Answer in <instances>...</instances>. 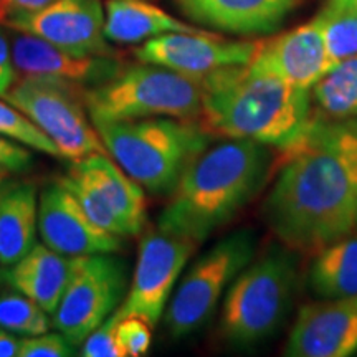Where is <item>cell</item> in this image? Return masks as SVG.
Listing matches in <instances>:
<instances>
[{
    "label": "cell",
    "mask_w": 357,
    "mask_h": 357,
    "mask_svg": "<svg viewBox=\"0 0 357 357\" xmlns=\"http://www.w3.org/2000/svg\"><path fill=\"white\" fill-rule=\"evenodd\" d=\"M263 202L276 238L296 253H316L357 230V118L314 114Z\"/></svg>",
    "instance_id": "1"
},
{
    "label": "cell",
    "mask_w": 357,
    "mask_h": 357,
    "mask_svg": "<svg viewBox=\"0 0 357 357\" xmlns=\"http://www.w3.org/2000/svg\"><path fill=\"white\" fill-rule=\"evenodd\" d=\"M199 121L223 139H245L287 151L310 129L314 111L310 89L294 88L255 58L200 78Z\"/></svg>",
    "instance_id": "2"
},
{
    "label": "cell",
    "mask_w": 357,
    "mask_h": 357,
    "mask_svg": "<svg viewBox=\"0 0 357 357\" xmlns=\"http://www.w3.org/2000/svg\"><path fill=\"white\" fill-rule=\"evenodd\" d=\"M271 167L273 149L260 142L227 139L208 146L169 194L158 229L205 242L265 189Z\"/></svg>",
    "instance_id": "3"
},
{
    "label": "cell",
    "mask_w": 357,
    "mask_h": 357,
    "mask_svg": "<svg viewBox=\"0 0 357 357\" xmlns=\"http://www.w3.org/2000/svg\"><path fill=\"white\" fill-rule=\"evenodd\" d=\"M93 124L118 166L153 195L171 194L212 141L199 119L159 116Z\"/></svg>",
    "instance_id": "4"
},
{
    "label": "cell",
    "mask_w": 357,
    "mask_h": 357,
    "mask_svg": "<svg viewBox=\"0 0 357 357\" xmlns=\"http://www.w3.org/2000/svg\"><path fill=\"white\" fill-rule=\"evenodd\" d=\"M294 253L287 245H273L240 271L222 305L220 333L227 342L255 346L284 323L300 280Z\"/></svg>",
    "instance_id": "5"
},
{
    "label": "cell",
    "mask_w": 357,
    "mask_h": 357,
    "mask_svg": "<svg viewBox=\"0 0 357 357\" xmlns=\"http://www.w3.org/2000/svg\"><path fill=\"white\" fill-rule=\"evenodd\" d=\"M84 105L93 123L159 116L197 119L202 88L200 78L139 61L123 66L108 82L84 88Z\"/></svg>",
    "instance_id": "6"
},
{
    "label": "cell",
    "mask_w": 357,
    "mask_h": 357,
    "mask_svg": "<svg viewBox=\"0 0 357 357\" xmlns=\"http://www.w3.org/2000/svg\"><path fill=\"white\" fill-rule=\"evenodd\" d=\"M255 253V235L250 230H240L199 257L178 280L164 312L169 336L184 339L202 328Z\"/></svg>",
    "instance_id": "7"
},
{
    "label": "cell",
    "mask_w": 357,
    "mask_h": 357,
    "mask_svg": "<svg viewBox=\"0 0 357 357\" xmlns=\"http://www.w3.org/2000/svg\"><path fill=\"white\" fill-rule=\"evenodd\" d=\"M29 116L60 151L61 159L108 154L84 105V88L63 79L24 77L3 98Z\"/></svg>",
    "instance_id": "8"
},
{
    "label": "cell",
    "mask_w": 357,
    "mask_h": 357,
    "mask_svg": "<svg viewBox=\"0 0 357 357\" xmlns=\"http://www.w3.org/2000/svg\"><path fill=\"white\" fill-rule=\"evenodd\" d=\"M126 296V265L113 253L73 257L60 305L53 312L56 331L79 346L93 329L121 306Z\"/></svg>",
    "instance_id": "9"
},
{
    "label": "cell",
    "mask_w": 357,
    "mask_h": 357,
    "mask_svg": "<svg viewBox=\"0 0 357 357\" xmlns=\"http://www.w3.org/2000/svg\"><path fill=\"white\" fill-rule=\"evenodd\" d=\"M199 243L164 230L142 236L126 296L116 310L119 318H141L154 326L166 312L182 271Z\"/></svg>",
    "instance_id": "10"
},
{
    "label": "cell",
    "mask_w": 357,
    "mask_h": 357,
    "mask_svg": "<svg viewBox=\"0 0 357 357\" xmlns=\"http://www.w3.org/2000/svg\"><path fill=\"white\" fill-rule=\"evenodd\" d=\"M38 234L48 248L68 258L116 253L124 242L96 225L60 178L38 195Z\"/></svg>",
    "instance_id": "11"
},
{
    "label": "cell",
    "mask_w": 357,
    "mask_h": 357,
    "mask_svg": "<svg viewBox=\"0 0 357 357\" xmlns=\"http://www.w3.org/2000/svg\"><path fill=\"white\" fill-rule=\"evenodd\" d=\"M6 25L73 55H114L105 37L101 0H55L42 10L15 17Z\"/></svg>",
    "instance_id": "12"
},
{
    "label": "cell",
    "mask_w": 357,
    "mask_h": 357,
    "mask_svg": "<svg viewBox=\"0 0 357 357\" xmlns=\"http://www.w3.org/2000/svg\"><path fill=\"white\" fill-rule=\"evenodd\" d=\"M260 40H227L215 33H164L146 40L134 50L142 63L159 65L189 77L202 78L227 66L247 65Z\"/></svg>",
    "instance_id": "13"
},
{
    "label": "cell",
    "mask_w": 357,
    "mask_h": 357,
    "mask_svg": "<svg viewBox=\"0 0 357 357\" xmlns=\"http://www.w3.org/2000/svg\"><path fill=\"white\" fill-rule=\"evenodd\" d=\"M357 352V298H321L301 306L284 354L349 357Z\"/></svg>",
    "instance_id": "14"
},
{
    "label": "cell",
    "mask_w": 357,
    "mask_h": 357,
    "mask_svg": "<svg viewBox=\"0 0 357 357\" xmlns=\"http://www.w3.org/2000/svg\"><path fill=\"white\" fill-rule=\"evenodd\" d=\"M12 58L20 78H55L83 88L108 82L124 66L114 55H73L24 32L13 37Z\"/></svg>",
    "instance_id": "15"
},
{
    "label": "cell",
    "mask_w": 357,
    "mask_h": 357,
    "mask_svg": "<svg viewBox=\"0 0 357 357\" xmlns=\"http://www.w3.org/2000/svg\"><path fill=\"white\" fill-rule=\"evenodd\" d=\"M182 15L205 29L238 37L275 33L303 0H174Z\"/></svg>",
    "instance_id": "16"
},
{
    "label": "cell",
    "mask_w": 357,
    "mask_h": 357,
    "mask_svg": "<svg viewBox=\"0 0 357 357\" xmlns=\"http://www.w3.org/2000/svg\"><path fill=\"white\" fill-rule=\"evenodd\" d=\"M253 58L291 86L310 91L336 66L329 56L323 30L316 19L260 42Z\"/></svg>",
    "instance_id": "17"
},
{
    "label": "cell",
    "mask_w": 357,
    "mask_h": 357,
    "mask_svg": "<svg viewBox=\"0 0 357 357\" xmlns=\"http://www.w3.org/2000/svg\"><path fill=\"white\" fill-rule=\"evenodd\" d=\"M68 176L82 182L121 222L124 235L141 234L146 225L144 189L109 154H91L73 160Z\"/></svg>",
    "instance_id": "18"
},
{
    "label": "cell",
    "mask_w": 357,
    "mask_h": 357,
    "mask_svg": "<svg viewBox=\"0 0 357 357\" xmlns=\"http://www.w3.org/2000/svg\"><path fill=\"white\" fill-rule=\"evenodd\" d=\"M71 271V258L60 255L47 245H37L19 261L2 270V276L10 288L53 316L63 296Z\"/></svg>",
    "instance_id": "19"
},
{
    "label": "cell",
    "mask_w": 357,
    "mask_h": 357,
    "mask_svg": "<svg viewBox=\"0 0 357 357\" xmlns=\"http://www.w3.org/2000/svg\"><path fill=\"white\" fill-rule=\"evenodd\" d=\"M38 190L32 182L0 185V265H13L37 243Z\"/></svg>",
    "instance_id": "20"
},
{
    "label": "cell",
    "mask_w": 357,
    "mask_h": 357,
    "mask_svg": "<svg viewBox=\"0 0 357 357\" xmlns=\"http://www.w3.org/2000/svg\"><path fill=\"white\" fill-rule=\"evenodd\" d=\"M202 33L146 0H106L105 37L113 43H141L164 33Z\"/></svg>",
    "instance_id": "21"
},
{
    "label": "cell",
    "mask_w": 357,
    "mask_h": 357,
    "mask_svg": "<svg viewBox=\"0 0 357 357\" xmlns=\"http://www.w3.org/2000/svg\"><path fill=\"white\" fill-rule=\"evenodd\" d=\"M307 284L319 298H357V235L318 250L307 270Z\"/></svg>",
    "instance_id": "22"
},
{
    "label": "cell",
    "mask_w": 357,
    "mask_h": 357,
    "mask_svg": "<svg viewBox=\"0 0 357 357\" xmlns=\"http://www.w3.org/2000/svg\"><path fill=\"white\" fill-rule=\"evenodd\" d=\"M312 105L334 119L357 118V55L339 61L311 88Z\"/></svg>",
    "instance_id": "23"
},
{
    "label": "cell",
    "mask_w": 357,
    "mask_h": 357,
    "mask_svg": "<svg viewBox=\"0 0 357 357\" xmlns=\"http://www.w3.org/2000/svg\"><path fill=\"white\" fill-rule=\"evenodd\" d=\"M314 19L319 22L334 63L357 55V10L328 0Z\"/></svg>",
    "instance_id": "24"
},
{
    "label": "cell",
    "mask_w": 357,
    "mask_h": 357,
    "mask_svg": "<svg viewBox=\"0 0 357 357\" xmlns=\"http://www.w3.org/2000/svg\"><path fill=\"white\" fill-rule=\"evenodd\" d=\"M48 312L15 288L0 293V328L20 337L47 333L52 321Z\"/></svg>",
    "instance_id": "25"
},
{
    "label": "cell",
    "mask_w": 357,
    "mask_h": 357,
    "mask_svg": "<svg viewBox=\"0 0 357 357\" xmlns=\"http://www.w3.org/2000/svg\"><path fill=\"white\" fill-rule=\"evenodd\" d=\"M0 136L20 142L37 153L61 159L55 142L29 116L3 98H0Z\"/></svg>",
    "instance_id": "26"
},
{
    "label": "cell",
    "mask_w": 357,
    "mask_h": 357,
    "mask_svg": "<svg viewBox=\"0 0 357 357\" xmlns=\"http://www.w3.org/2000/svg\"><path fill=\"white\" fill-rule=\"evenodd\" d=\"M119 314L113 312L108 316L98 328L88 334V337L82 342L83 357H124L123 347L119 344L118 337V323Z\"/></svg>",
    "instance_id": "27"
},
{
    "label": "cell",
    "mask_w": 357,
    "mask_h": 357,
    "mask_svg": "<svg viewBox=\"0 0 357 357\" xmlns=\"http://www.w3.org/2000/svg\"><path fill=\"white\" fill-rule=\"evenodd\" d=\"M77 354V346L63 333H43L24 337L19 357H70Z\"/></svg>",
    "instance_id": "28"
},
{
    "label": "cell",
    "mask_w": 357,
    "mask_h": 357,
    "mask_svg": "<svg viewBox=\"0 0 357 357\" xmlns=\"http://www.w3.org/2000/svg\"><path fill=\"white\" fill-rule=\"evenodd\" d=\"M118 337L124 357L144 356L153 342V326L134 316L121 318L118 323Z\"/></svg>",
    "instance_id": "29"
},
{
    "label": "cell",
    "mask_w": 357,
    "mask_h": 357,
    "mask_svg": "<svg viewBox=\"0 0 357 357\" xmlns=\"http://www.w3.org/2000/svg\"><path fill=\"white\" fill-rule=\"evenodd\" d=\"M32 164L33 154L30 147L0 136V167L7 169L10 174H20L29 171Z\"/></svg>",
    "instance_id": "30"
},
{
    "label": "cell",
    "mask_w": 357,
    "mask_h": 357,
    "mask_svg": "<svg viewBox=\"0 0 357 357\" xmlns=\"http://www.w3.org/2000/svg\"><path fill=\"white\" fill-rule=\"evenodd\" d=\"M19 79L13 65L12 48L6 35L0 32V98H6Z\"/></svg>",
    "instance_id": "31"
},
{
    "label": "cell",
    "mask_w": 357,
    "mask_h": 357,
    "mask_svg": "<svg viewBox=\"0 0 357 357\" xmlns=\"http://www.w3.org/2000/svg\"><path fill=\"white\" fill-rule=\"evenodd\" d=\"M55 0H0V24H7L15 17L42 10Z\"/></svg>",
    "instance_id": "32"
},
{
    "label": "cell",
    "mask_w": 357,
    "mask_h": 357,
    "mask_svg": "<svg viewBox=\"0 0 357 357\" xmlns=\"http://www.w3.org/2000/svg\"><path fill=\"white\" fill-rule=\"evenodd\" d=\"M24 337L0 328V357H19Z\"/></svg>",
    "instance_id": "33"
},
{
    "label": "cell",
    "mask_w": 357,
    "mask_h": 357,
    "mask_svg": "<svg viewBox=\"0 0 357 357\" xmlns=\"http://www.w3.org/2000/svg\"><path fill=\"white\" fill-rule=\"evenodd\" d=\"M333 2L341 3V6L351 7V8H354V10H357V0H333Z\"/></svg>",
    "instance_id": "34"
},
{
    "label": "cell",
    "mask_w": 357,
    "mask_h": 357,
    "mask_svg": "<svg viewBox=\"0 0 357 357\" xmlns=\"http://www.w3.org/2000/svg\"><path fill=\"white\" fill-rule=\"evenodd\" d=\"M10 176V172L7 171V169H3V167H0V185L3 184V182H6V178Z\"/></svg>",
    "instance_id": "35"
},
{
    "label": "cell",
    "mask_w": 357,
    "mask_h": 357,
    "mask_svg": "<svg viewBox=\"0 0 357 357\" xmlns=\"http://www.w3.org/2000/svg\"><path fill=\"white\" fill-rule=\"evenodd\" d=\"M0 283H3V276H2V271H0Z\"/></svg>",
    "instance_id": "36"
}]
</instances>
